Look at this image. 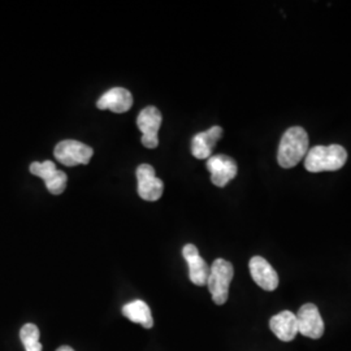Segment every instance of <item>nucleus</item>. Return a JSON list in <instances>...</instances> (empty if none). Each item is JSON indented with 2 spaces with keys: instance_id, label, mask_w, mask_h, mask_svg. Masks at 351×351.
<instances>
[{
  "instance_id": "5",
  "label": "nucleus",
  "mask_w": 351,
  "mask_h": 351,
  "mask_svg": "<svg viewBox=\"0 0 351 351\" xmlns=\"http://www.w3.org/2000/svg\"><path fill=\"white\" fill-rule=\"evenodd\" d=\"M162 112L156 107H146L139 112L137 125L142 132V145L147 149H156L159 145V129L162 125Z\"/></svg>"
},
{
  "instance_id": "2",
  "label": "nucleus",
  "mask_w": 351,
  "mask_h": 351,
  "mask_svg": "<svg viewBox=\"0 0 351 351\" xmlns=\"http://www.w3.org/2000/svg\"><path fill=\"white\" fill-rule=\"evenodd\" d=\"M348 160V151L341 145L315 146L304 158V168L311 173L335 172L341 169Z\"/></svg>"
},
{
  "instance_id": "4",
  "label": "nucleus",
  "mask_w": 351,
  "mask_h": 351,
  "mask_svg": "<svg viewBox=\"0 0 351 351\" xmlns=\"http://www.w3.org/2000/svg\"><path fill=\"white\" fill-rule=\"evenodd\" d=\"M53 155L55 159L65 167H75L80 164L86 165L90 163L94 150L80 141L65 139L55 146Z\"/></svg>"
},
{
  "instance_id": "1",
  "label": "nucleus",
  "mask_w": 351,
  "mask_h": 351,
  "mask_svg": "<svg viewBox=\"0 0 351 351\" xmlns=\"http://www.w3.org/2000/svg\"><path fill=\"white\" fill-rule=\"evenodd\" d=\"M308 134L301 126H293L282 134L277 151V162L282 168H293L308 152Z\"/></svg>"
},
{
  "instance_id": "16",
  "label": "nucleus",
  "mask_w": 351,
  "mask_h": 351,
  "mask_svg": "<svg viewBox=\"0 0 351 351\" xmlns=\"http://www.w3.org/2000/svg\"><path fill=\"white\" fill-rule=\"evenodd\" d=\"M39 329L36 324H25L20 330V339L25 348V351H42L43 346L39 342Z\"/></svg>"
},
{
  "instance_id": "15",
  "label": "nucleus",
  "mask_w": 351,
  "mask_h": 351,
  "mask_svg": "<svg viewBox=\"0 0 351 351\" xmlns=\"http://www.w3.org/2000/svg\"><path fill=\"white\" fill-rule=\"evenodd\" d=\"M123 315L128 320L141 324L146 329H151L154 326V319L151 314V308L149 304L142 300L129 302L121 310Z\"/></svg>"
},
{
  "instance_id": "6",
  "label": "nucleus",
  "mask_w": 351,
  "mask_h": 351,
  "mask_svg": "<svg viewBox=\"0 0 351 351\" xmlns=\"http://www.w3.org/2000/svg\"><path fill=\"white\" fill-rule=\"evenodd\" d=\"M32 175L40 177L45 181V185L51 194L53 195H60L63 194L64 190L66 188L68 177L64 173L63 171L58 169L56 165L51 160L46 162H34L30 164L29 167Z\"/></svg>"
},
{
  "instance_id": "10",
  "label": "nucleus",
  "mask_w": 351,
  "mask_h": 351,
  "mask_svg": "<svg viewBox=\"0 0 351 351\" xmlns=\"http://www.w3.org/2000/svg\"><path fill=\"white\" fill-rule=\"evenodd\" d=\"M182 255L189 267V278L197 287L207 285V280L210 276V267L206 261L199 255L197 246L188 243L182 249Z\"/></svg>"
},
{
  "instance_id": "7",
  "label": "nucleus",
  "mask_w": 351,
  "mask_h": 351,
  "mask_svg": "<svg viewBox=\"0 0 351 351\" xmlns=\"http://www.w3.org/2000/svg\"><path fill=\"white\" fill-rule=\"evenodd\" d=\"M138 195L143 201L155 202L162 198L164 191L163 181L156 177L155 169L150 164H141L137 168Z\"/></svg>"
},
{
  "instance_id": "13",
  "label": "nucleus",
  "mask_w": 351,
  "mask_h": 351,
  "mask_svg": "<svg viewBox=\"0 0 351 351\" xmlns=\"http://www.w3.org/2000/svg\"><path fill=\"white\" fill-rule=\"evenodd\" d=\"M223 136L221 126H213L206 132L197 133L191 139V154L194 158L204 160L213 156V147Z\"/></svg>"
},
{
  "instance_id": "3",
  "label": "nucleus",
  "mask_w": 351,
  "mask_h": 351,
  "mask_svg": "<svg viewBox=\"0 0 351 351\" xmlns=\"http://www.w3.org/2000/svg\"><path fill=\"white\" fill-rule=\"evenodd\" d=\"M234 276L233 264L226 259H216L210 267V276L207 280V287L213 295V301L221 306L228 301L229 285Z\"/></svg>"
},
{
  "instance_id": "12",
  "label": "nucleus",
  "mask_w": 351,
  "mask_h": 351,
  "mask_svg": "<svg viewBox=\"0 0 351 351\" xmlns=\"http://www.w3.org/2000/svg\"><path fill=\"white\" fill-rule=\"evenodd\" d=\"M133 106V95L124 88H110L97 101V107L106 111L110 110L114 113H124Z\"/></svg>"
},
{
  "instance_id": "14",
  "label": "nucleus",
  "mask_w": 351,
  "mask_h": 351,
  "mask_svg": "<svg viewBox=\"0 0 351 351\" xmlns=\"http://www.w3.org/2000/svg\"><path fill=\"white\" fill-rule=\"evenodd\" d=\"M269 328L277 339L284 342H290L295 339L298 333L297 315L293 314L291 311H282L275 315L269 320Z\"/></svg>"
},
{
  "instance_id": "17",
  "label": "nucleus",
  "mask_w": 351,
  "mask_h": 351,
  "mask_svg": "<svg viewBox=\"0 0 351 351\" xmlns=\"http://www.w3.org/2000/svg\"><path fill=\"white\" fill-rule=\"evenodd\" d=\"M56 351H75L71 346H60Z\"/></svg>"
},
{
  "instance_id": "11",
  "label": "nucleus",
  "mask_w": 351,
  "mask_h": 351,
  "mask_svg": "<svg viewBox=\"0 0 351 351\" xmlns=\"http://www.w3.org/2000/svg\"><path fill=\"white\" fill-rule=\"evenodd\" d=\"M250 268L251 277L255 281L258 287L267 290V291H274L276 290L280 282V278L277 275L276 271L274 267L268 263L262 256H252L249 263Z\"/></svg>"
},
{
  "instance_id": "9",
  "label": "nucleus",
  "mask_w": 351,
  "mask_h": 351,
  "mask_svg": "<svg viewBox=\"0 0 351 351\" xmlns=\"http://www.w3.org/2000/svg\"><path fill=\"white\" fill-rule=\"evenodd\" d=\"M207 169L211 173V181L217 188L226 186L239 172L234 159L226 155H213L207 159Z\"/></svg>"
},
{
  "instance_id": "8",
  "label": "nucleus",
  "mask_w": 351,
  "mask_h": 351,
  "mask_svg": "<svg viewBox=\"0 0 351 351\" xmlns=\"http://www.w3.org/2000/svg\"><path fill=\"white\" fill-rule=\"evenodd\" d=\"M297 320H298V332L302 336L313 339L323 337L326 326L322 315L319 313V308L315 306L314 303L303 304L297 314Z\"/></svg>"
}]
</instances>
